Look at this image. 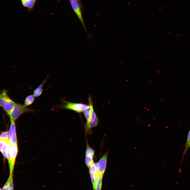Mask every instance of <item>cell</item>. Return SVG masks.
Instances as JSON below:
<instances>
[{
	"mask_svg": "<svg viewBox=\"0 0 190 190\" xmlns=\"http://www.w3.org/2000/svg\"><path fill=\"white\" fill-rule=\"evenodd\" d=\"M190 147V141L189 142L187 147V148L184 149V151L183 152V156L184 155V154H185V153H186L187 151V150L188 149V148Z\"/></svg>",
	"mask_w": 190,
	"mask_h": 190,
	"instance_id": "22",
	"label": "cell"
},
{
	"mask_svg": "<svg viewBox=\"0 0 190 190\" xmlns=\"http://www.w3.org/2000/svg\"><path fill=\"white\" fill-rule=\"evenodd\" d=\"M36 0H26L21 1L22 5L29 9H32L35 2Z\"/></svg>",
	"mask_w": 190,
	"mask_h": 190,
	"instance_id": "12",
	"label": "cell"
},
{
	"mask_svg": "<svg viewBox=\"0 0 190 190\" xmlns=\"http://www.w3.org/2000/svg\"><path fill=\"white\" fill-rule=\"evenodd\" d=\"M103 174L97 172L96 174V182L95 190H101Z\"/></svg>",
	"mask_w": 190,
	"mask_h": 190,
	"instance_id": "11",
	"label": "cell"
},
{
	"mask_svg": "<svg viewBox=\"0 0 190 190\" xmlns=\"http://www.w3.org/2000/svg\"><path fill=\"white\" fill-rule=\"evenodd\" d=\"M0 190H2V189L0 188Z\"/></svg>",
	"mask_w": 190,
	"mask_h": 190,
	"instance_id": "23",
	"label": "cell"
},
{
	"mask_svg": "<svg viewBox=\"0 0 190 190\" xmlns=\"http://www.w3.org/2000/svg\"><path fill=\"white\" fill-rule=\"evenodd\" d=\"M15 103L8 96L7 90H3L0 93V107L7 114L10 112Z\"/></svg>",
	"mask_w": 190,
	"mask_h": 190,
	"instance_id": "1",
	"label": "cell"
},
{
	"mask_svg": "<svg viewBox=\"0 0 190 190\" xmlns=\"http://www.w3.org/2000/svg\"><path fill=\"white\" fill-rule=\"evenodd\" d=\"M94 153V151L89 146L87 141V148L85 153L86 156L93 158Z\"/></svg>",
	"mask_w": 190,
	"mask_h": 190,
	"instance_id": "14",
	"label": "cell"
},
{
	"mask_svg": "<svg viewBox=\"0 0 190 190\" xmlns=\"http://www.w3.org/2000/svg\"><path fill=\"white\" fill-rule=\"evenodd\" d=\"M98 122V118L93 107L90 118L88 122H86L85 125V128L86 133H89V132H91V129L97 126Z\"/></svg>",
	"mask_w": 190,
	"mask_h": 190,
	"instance_id": "4",
	"label": "cell"
},
{
	"mask_svg": "<svg viewBox=\"0 0 190 190\" xmlns=\"http://www.w3.org/2000/svg\"><path fill=\"white\" fill-rule=\"evenodd\" d=\"M48 77V76L34 90L33 95L35 97H39L41 95L43 91L44 90V89H43L42 88L46 82Z\"/></svg>",
	"mask_w": 190,
	"mask_h": 190,
	"instance_id": "10",
	"label": "cell"
},
{
	"mask_svg": "<svg viewBox=\"0 0 190 190\" xmlns=\"http://www.w3.org/2000/svg\"><path fill=\"white\" fill-rule=\"evenodd\" d=\"M18 151V149L17 144H14L11 143V162L12 168L13 169Z\"/></svg>",
	"mask_w": 190,
	"mask_h": 190,
	"instance_id": "8",
	"label": "cell"
},
{
	"mask_svg": "<svg viewBox=\"0 0 190 190\" xmlns=\"http://www.w3.org/2000/svg\"><path fill=\"white\" fill-rule=\"evenodd\" d=\"M24 0H21V1H24Z\"/></svg>",
	"mask_w": 190,
	"mask_h": 190,
	"instance_id": "24",
	"label": "cell"
},
{
	"mask_svg": "<svg viewBox=\"0 0 190 190\" xmlns=\"http://www.w3.org/2000/svg\"><path fill=\"white\" fill-rule=\"evenodd\" d=\"M0 140L9 141V132L7 131L2 132L0 135Z\"/></svg>",
	"mask_w": 190,
	"mask_h": 190,
	"instance_id": "16",
	"label": "cell"
},
{
	"mask_svg": "<svg viewBox=\"0 0 190 190\" xmlns=\"http://www.w3.org/2000/svg\"><path fill=\"white\" fill-rule=\"evenodd\" d=\"M6 141L4 140H0V151L1 152L2 148L6 141Z\"/></svg>",
	"mask_w": 190,
	"mask_h": 190,
	"instance_id": "20",
	"label": "cell"
},
{
	"mask_svg": "<svg viewBox=\"0 0 190 190\" xmlns=\"http://www.w3.org/2000/svg\"><path fill=\"white\" fill-rule=\"evenodd\" d=\"M72 7L80 21L83 28L86 32L87 31L83 21L79 5L76 0H69Z\"/></svg>",
	"mask_w": 190,
	"mask_h": 190,
	"instance_id": "5",
	"label": "cell"
},
{
	"mask_svg": "<svg viewBox=\"0 0 190 190\" xmlns=\"http://www.w3.org/2000/svg\"><path fill=\"white\" fill-rule=\"evenodd\" d=\"M11 124L9 132V141L14 144H17L15 121L10 118Z\"/></svg>",
	"mask_w": 190,
	"mask_h": 190,
	"instance_id": "7",
	"label": "cell"
},
{
	"mask_svg": "<svg viewBox=\"0 0 190 190\" xmlns=\"http://www.w3.org/2000/svg\"><path fill=\"white\" fill-rule=\"evenodd\" d=\"M190 141V130L188 133L187 140L186 141V145H185V149L187 147L189 142Z\"/></svg>",
	"mask_w": 190,
	"mask_h": 190,
	"instance_id": "21",
	"label": "cell"
},
{
	"mask_svg": "<svg viewBox=\"0 0 190 190\" xmlns=\"http://www.w3.org/2000/svg\"><path fill=\"white\" fill-rule=\"evenodd\" d=\"M35 97L33 95H30L27 96L25 99L24 105L27 107L31 104L34 102Z\"/></svg>",
	"mask_w": 190,
	"mask_h": 190,
	"instance_id": "13",
	"label": "cell"
},
{
	"mask_svg": "<svg viewBox=\"0 0 190 190\" xmlns=\"http://www.w3.org/2000/svg\"><path fill=\"white\" fill-rule=\"evenodd\" d=\"M88 100L89 104L87 108L83 111L84 116L87 120L86 122H88L90 118L92 108L93 107L92 99L91 97H89Z\"/></svg>",
	"mask_w": 190,
	"mask_h": 190,
	"instance_id": "9",
	"label": "cell"
},
{
	"mask_svg": "<svg viewBox=\"0 0 190 190\" xmlns=\"http://www.w3.org/2000/svg\"><path fill=\"white\" fill-rule=\"evenodd\" d=\"M8 142L9 141L5 142L1 151V152L4 157L7 158V151Z\"/></svg>",
	"mask_w": 190,
	"mask_h": 190,
	"instance_id": "15",
	"label": "cell"
},
{
	"mask_svg": "<svg viewBox=\"0 0 190 190\" xmlns=\"http://www.w3.org/2000/svg\"><path fill=\"white\" fill-rule=\"evenodd\" d=\"M85 162L86 165L88 168L94 163L93 158L87 156H86Z\"/></svg>",
	"mask_w": 190,
	"mask_h": 190,
	"instance_id": "17",
	"label": "cell"
},
{
	"mask_svg": "<svg viewBox=\"0 0 190 190\" xmlns=\"http://www.w3.org/2000/svg\"><path fill=\"white\" fill-rule=\"evenodd\" d=\"M13 175V174L11 175H10L8 179L3 186L2 190H8L10 181L11 177Z\"/></svg>",
	"mask_w": 190,
	"mask_h": 190,
	"instance_id": "18",
	"label": "cell"
},
{
	"mask_svg": "<svg viewBox=\"0 0 190 190\" xmlns=\"http://www.w3.org/2000/svg\"><path fill=\"white\" fill-rule=\"evenodd\" d=\"M77 0V1H78V0Z\"/></svg>",
	"mask_w": 190,
	"mask_h": 190,
	"instance_id": "25",
	"label": "cell"
},
{
	"mask_svg": "<svg viewBox=\"0 0 190 190\" xmlns=\"http://www.w3.org/2000/svg\"><path fill=\"white\" fill-rule=\"evenodd\" d=\"M108 151L104 154L98 162L96 163L97 172L104 174L106 170L108 157Z\"/></svg>",
	"mask_w": 190,
	"mask_h": 190,
	"instance_id": "6",
	"label": "cell"
},
{
	"mask_svg": "<svg viewBox=\"0 0 190 190\" xmlns=\"http://www.w3.org/2000/svg\"><path fill=\"white\" fill-rule=\"evenodd\" d=\"M34 110L25 106L24 104L15 103L12 110L8 114L10 118L15 121L23 113L34 112Z\"/></svg>",
	"mask_w": 190,
	"mask_h": 190,
	"instance_id": "2",
	"label": "cell"
},
{
	"mask_svg": "<svg viewBox=\"0 0 190 190\" xmlns=\"http://www.w3.org/2000/svg\"><path fill=\"white\" fill-rule=\"evenodd\" d=\"M62 101L64 104L60 106L59 108L73 110L78 113L83 112L88 106L82 103H73L64 100Z\"/></svg>",
	"mask_w": 190,
	"mask_h": 190,
	"instance_id": "3",
	"label": "cell"
},
{
	"mask_svg": "<svg viewBox=\"0 0 190 190\" xmlns=\"http://www.w3.org/2000/svg\"><path fill=\"white\" fill-rule=\"evenodd\" d=\"M8 190H13V175L12 176L10 181Z\"/></svg>",
	"mask_w": 190,
	"mask_h": 190,
	"instance_id": "19",
	"label": "cell"
}]
</instances>
